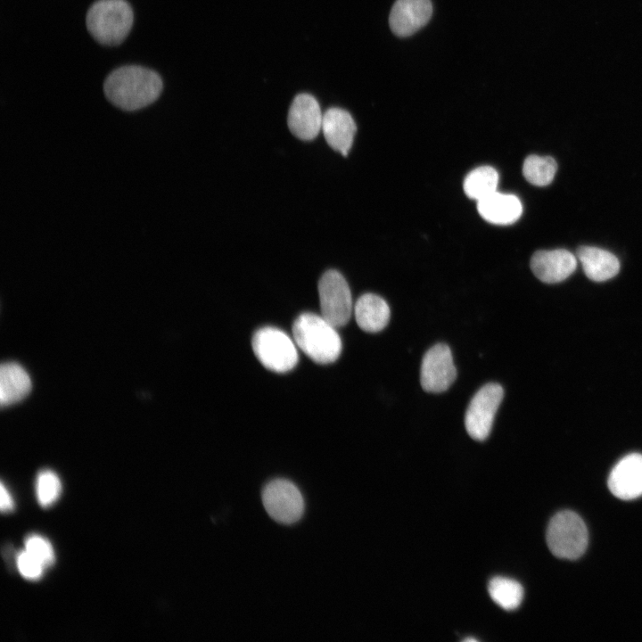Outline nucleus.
<instances>
[{"instance_id": "a211bd4d", "label": "nucleus", "mask_w": 642, "mask_h": 642, "mask_svg": "<svg viewBox=\"0 0 642 642\" xmlns=\"http://www.w3.org/2000/svg\"><path fill=\"white\" fill-rule=\"evenodd\" d=\"M31 380L17 363H4L0 368V403L9 406L23 399L31 390Z\"/></svg>"}, {"instance_id": "b1692460", "label": "nucleus", "mask_w": 642, "mask_h": 642, "mask_svg": "<svg viewBox=\"0 0 642 642\" xmlns=\"http://www.w3.org/2000/svg\"><path fill=\"white\" fill-rule=\"evenodd\" d=\"M20 573L27 580H38L45 569V565L27 550L21 551L16 557Z\"/></svg>"}, {"instance_id": "ddd939ff", "label": "nucleus", "mask_w": 642, "mask_h": 642, "mask_svg": "<svg viewBox=\"0 0 642 642\" xmlns=\"http://www.w3.org/2000/svg\"><path fill=\"white\" fill-rule=\"evenodd\" d=\"M576 267V257L564 249L538 251L531 259L532 273L546 284L564 281L574 272Z\"/></svg>"}, {"instance_id": "2eb2a0df", "label": "nucleus", "mask_w": 642, "mask_h": 642, "mask_svg": "<svg viewBox=\"0 0 642 642\" xmlns=\"http://www.w3.org/2000/svg\"><path fill=\"white\" fill-rule=\"evenodd\" d=\"M480 215L494 225H510L515 222L523 213V205L514 194L498 191L477 202Z\"/></svg>"}, {"instance_id": "f3484780", "label": "nucleus", "mask_w": 642, "mask_h": 642, "mask_svg": "<svg viewBox=\"0 0 642 642\" xmlns=\"http://www.w3.org/2000/svg\"><path fill=\"white\" fill-rule=\"evenodd\" d=\"M354 314L357 324L362 330L377 333L389 323L391 311L388 303L382 297L366 293L357 300Z\"/></svg>"}, {"instance_id": "39448f33", "label": "nucleus", "mask_w": 642, "mask_h": 642, "mask_svg": "<svg viewBox=\"0 0 642 642\" xmlns=\"http://www.w3.org/2000/svg\"><path fill=\"white\" fill-rule=\"evenodd\" d=\"M251 344L259 361L270 371L285 373L298 362L293 342L278 328L267 326L259 329L252 337Z\"/></svg>"}, {"instance_id": "5701e85b", "label": "nucleus", "mask_w": 642, "mask_h": 642, "mask_svg": "<svg viewBox=\"0 0 642 642\" xmlns=\"http://www.w3.org/2000/svg\"><path fill=\"white\" fill-rule=\"evenodd\" d=\"M25 550L37 558L45 568L54 563V552L51 543L42 536L29 535L25 539Z\"/></svg>"}, {"instance_id": "20e7f679", "label": "nucleus", "mask_w": 642, "mask_h": 642, "mask_svg": "<svg viewBox=\"0 0 642 642\" xmlns=\"http://www.w3.org/2000/svg\"><path fill=\"white\" fill-rule=\"evenodd\" d=\"M546 539L555 556L574 560L584 554L588 533L583 520L576 513L565 510L552 517L547 529Z\"/></svg>"}, {"instance_id": "0eeeda50", "label": "nucleus", "mask_w": 642, "mask_h": 642, "mask_svg": "<svg viewBox=\"0 0 642 642\" xmlns=\"http://www.w3.org/2000/svg\"><path fill=\"white\" fill-rule=\"evenodd\" d=\"M321 316L335 327L345 325L352 313V298L348 283L336 270H328L318 282Z\"/></svg>"}, {"instance_id": "423d86ee", "label": "nucleus", "mask_w": 642, "mask_h": 642, "mask_svg": "<svg viewBox=\"0 0 642 642\" xmlns=\"http://www.w3.org/2000/svg\"><path fill=\"white\" fill-rule=\"evenodd\" d=\"M261 498L267 513L279 523H294L304 513L302 494L289 480L277 478L268 482L262 490Z\"/></svg>"}, {"instance_id": "dca6fc26", "label": "nucleus", "mask_w": 642, "mask_h": 642, "mask_svg": "<svg viewBox=\"0 0 642 642\" xmlns=\"http://www.w3.org/2000/svg\"><path fill=\"white\" fill-rule=\"evenodd\" d=\"M576 254L585 275L592 281H606L620 270L618 259L608 251L584 245L577 249Z\"/></svg>"}, {"instance_id": "6e6552de", "label": "nucleus", "mask_w": 642, "mask_h": 642, "mask_svg": "<svg viewBox=\"0 0 642 642\" xmlns=\"http://www.w3.org/2000/svg\"><path fill=\"white\" fill-rule=\"evenodd\" d=\"M503 397L502 386L494 383L483 385L474 394L465 416V429L471 438L480 441L488 438Z\"/></svg>"}, {"instance_id": "aec40b11", "label": "nucleus", "mask_w": 642, "mask_h": 642, "mask_svg": "<svg viewBox=\"0 0 642 642\" xmlns=\"http://www.w3.org/2000/svg\"><path fill=\"white\" fill-rule=\"evenodd\" d=\"M491 599L506 611L515 610L523 598V586L516 580L506 577H494L488 585Z\"/></svg>"}, {"instance_id": "4be33fe9", "label": "nucleus", "mask_w": 642, "mask_h": 642, "mask_svg": "<svg viewBox=\"0 0 642 642\" xmlns=\"http://www.w3.org/2000/svg\"><path fill=\"white\" fill-rule=\"evenodd\" d=\"M62 491V483L58 475L51 470L41 471L37 477L36 494L43 507L52 506Z\"/></svg>"}, {"instance_id": "a878e982", "label": "nucleus", "mask_w": 642, "mask_h": 642, "mask_svg": "<svg viewBox=\"0 0 642 642\" xmlns=\"http://www.w3.org/2000/svg\"><path fill=\"white\" fill-rule=\"evenodd\" d=\"M464 641H470V642H472V641H477V640H476L475 638H467L464 639Z\"/></svg>"}, {"instance_id": "9d476101", "label": "nucleus", "mask_w": 642, "mask_h": 642, "mask_svg": "<svg viewBox=\"0 0 642 642\" xmlns=\"http://www.w3.org/2000/svg\"><path fill=\"white\" fill-rule=\"evenodd\" d=\"M323 113L318 102L309 94L293 99L287 117L290 131L301 140L314 139L322 128Z\"/></svg>"}, {"instance_id": "412c9836", "label": "nucleus", "mask_w": 642, "mask_h": 642, "mask_svg": "<svg viewBox=\"0 0 642 642\" xmlns=\"http://www.w3.org/2000/svg\"><path fill=\"white\" fill-rule=\"evenodd\" d=\"M557 165L550 156H528L523 165V174L525 179L537 186L549 185L556 175Z\"/></svg>"}, {"instance_id": "f03ea898", "label": "nucleus", "mask_w": 642, "mask_h": 642, "mask_svg": "<svg viewBox=\"0 0 642 642\" xmlns=\"http://www.w3.org/2000/svg\"><path fill=\"white\" fill-rule=\"evenodd\" d=\"M335 328L322 316L303 313L295 319L292 333L296 344L313 361L329 364L342 352V340Z\"/></svg>"}, {"instance_id": "7ed1b4c3", "label": "nucleus", "mask_w": 642, "mask_h": 642, "mask_svg": "<svg viewBox=\"0 0 642 642\" xmlns=\"http://www.w3.org/2000/svg\"><path fill=\"white\" fill-rule=\"evenodd\" d=\"M133 11L125 0H98L86 13V27L100 44L117 45L129 33L133 24Z\"/></svg>"}, {"instance_id": "1a4fd4ad", "label": "nucleus", "mask_w": 642, "mask_h": 642, "mask_svg": "<svg viewBox=\"0 0 642 642\" xmlns=\"http://www.w3.org/2000/svg\"><path fill=\"white\" fill-rule=\"evenodd\" d=\"M457 369L449 347L438 343L424 354L420 371V383L425 391L440 393L454 383Z\"/></svg>"}, {"instance_id": "6ab92c4d", "label": "nucleus", "mask_w": 642, "mask_h": 642, "mask_svg": "<svg viewBox=\"0 0 642 642\" xmlns=\"http://www.w3.org/2000/svg\"><path fill=\"white\" fill-rule=\"evenodd\" d=\"M498 173L494 168L482 166L467 174L463 188L470 199L478 202L498 191Z\"/></svg>"}, {"instance_id": "9b49d317", "label": "nucleus", "mask_w": 642, "mask_h": 642, "mask_svg": "<svg viewBox=\"0 0 642 642\" xmlns=\"http://www.w3.org/2000/svg\"><path fill=\"white\" fill-rule=\"evenodd\" d=\"M608 488L613 495L623 500L642 495V455L633 453L621 458L612 469Z\"/></svg>"}, {"instance_id": "393cba45", "label": "nucleus", "mask_w": 642, "mask_h": 642, "mask_svg": "<svg viewBox=\"0 0 642 642\" xmlns=\"http://www.w3.org/2000/svg\"><path fill=\"white\" fill-rule=\"evenodd\" d=\"M0 487H1V491H0L1 510L3 513L11 512L14 508V503H13L12 498L3 482L1 483Z\"/></svg>"}, {"instance_id": "f257e3e1", "label": "nucleus", "mask_w": 642, "mask_h": 642, "mask_svg": "<svg viewBox=\"0 0 642 642\" xmlns=\"http://www.w3.org/2000/svg\"><path fill=\"white\" fill-rule=\"evenodd\" d=\"M103 91L113 105L132 111L155 102L162 91V81L156 72L147 68L122 66L108 75Z\"/></svg>"}, {"instance_id": "f8f14e48", "label": "nucleus", "mask_w": 642, "mask_h": 642, "mask_svg": "<svg viewBox=\"0 0 642 642\" xmlns=\"http://www.w3.org/2000/svg\"><path fill=\"white\" fill-rule=\"evenodd\" d=\"M432 13L431 0H396L389 16L390 28L399 37H408L424 27Z\"/></svg>"}, {"instance_id": "4468645a", "label": "nucleus", "mask_w": 642, "mask_h": 642, "mask_svg": "<svg viewBox=\"0 0 642 642\" xmlns=\"http://www.w3.org/2000/svg\"><path fill=\"white\" fill-rule=\"evenodd\" d=\"M321 129L329 146L346 156L357 129L351 115L341 108H330L323 114Z\"/></svg>"}]
</instances>
